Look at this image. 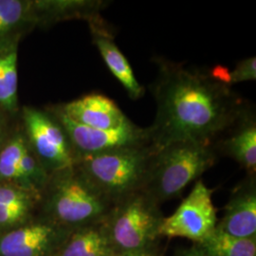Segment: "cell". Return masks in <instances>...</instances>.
I'll list each match as a JSON object with an SVG mask.
<instances>
[{
	"label": "cell",
	"mask_w": 256,
	"mask_h": 256,
	"mask_svg": "<svg viewBox=\"0 0 256 256\" xmlns=\"http://www.w3.org/2000/svg\"><path fill=\"white\" fill-rule=\"evenodd\" d=\"M32 207L7 206L0 204V226L8 227L22 222L30 212Z\"/></svg>",
	"instance_id": "cell-22"
},
{
	"label": "cell",
	"mask_w": 256,
	"mask_h": 256,
	"mask_svg": "<svg viewBox=\"0 0 256 256\" xmlns=\"http://www.w3.org/2000/svg\"><path fill=\"white\" fill-rule=\"evenodd\" d=\"M26 137L16 135L0 149V180L24 188L23 178L20 173L19 160L27 146ZM26 190V189H25ZM28 191V190H27Z\"/></svg>",
	"instance_id": "cell-19"
},
{
	"label": "cell",
	"mask_w": 256,
	"mask_h": 256,
	"mask_svg": "<svg viewBox=\"0 0 256 256\" xmlns=\"http://www.w3.org/2000/svg\"><path fill=\"white\" fill-rule=\"evenodd\" d=\"M34 192L12 184H0V204L7 206H27L32 207L34 198Z\"/></svg>",
	"instance_id": "cell-20"
},
{
	"label": "cell",
	"mask_w": 256,
	"mask_h": 256,
	"mask_svg": "<svg viewBox=\"0 0 256 256\" xmlns=\"http://www.w3.org/2000/svg\"><path fill=\"white\" fill-rule=\"evenodd\" d=\"M104 221L72 230L54 256H113Z\"/></svg>",
	"instance_id": "cell-14"
},
{
	"label": "cell",
	"mask_w": 256,
	"mask_h": 256,
	"mask_svg": "<svg viewBox=\"0 0 256 256\" xmlns=\"http://www.w3.org/2000/svg\"><path fill=\"white\" fill-rule=\"evenodd\" d=\"M156 151L151 144L78 158L74 165L113 205L142 190Z\"/></svg>",
	"instance_id": "cell-4"
},
{
	"label": "cell",
	"mask_w": 256,
	"mask_h": 256,
	"mask_svg": "<svg viewBox=\"0 0 256 256\" xmlns=\"http://www.w3.org/2000/svg\"><path fill=\"white\" fill-rule=\"evenodd\" d=\"M158 74L150 86L156 113L148 128L156 150L174 142L212 146L250 106L210 74L164 59H158Z\"/></svg>",
	"instance_id": "cell-1"
},
{
	"label": "cell",
	"mask_w": 256,
	"mask_h": 256,
	"mask_svg": "<svg viewBox=\"0 0 256 256\" xmlns=\"http://www.w3.org/2000/svg\"><path fill=\"white\" fill-rule=\"evenodd\" d=\"M23 120L28 144L48 174L74 166V150L64 129L52 112L26 106Z\"/></svg>",
	"instance_id": "cell-6"
},
{
	"label": "cell",
	"mask_w": 256,
	"mask_h": 256,
	"mask_svg": "<svg viewBox=\"0 0 256 256\" xmlns=\"http://www.w3.org/2000/svg\"><path fill=\"white\" fill-rule=\"evenodd\" d=\"M40 196L42 218L70 230L104 221L114 206L75 165L50 174Z\"/></svg>",
	"instance_id": "cell-2"
},
{
	"label": "cell",
	"mask_w": 256,
	"mask_h": 256,
	"mask_svg": "<svg viewBox=\"0 0 256 256\" xmlns=\"http://www.w3.org/2000/svg\"><path fill=\"white\" fill-rule=\"evenodd\" d=\"M196 245L208 256H256V238H238L218 229Z\"/></svg>",
	"instance_id": "cell-17"
},
{
	"label": "cell",
	"mask_w": 256,
	"mask_h": 256,
	"mask_svg": "<svg viewBox=\"0 0 256 256\" xmlns=\"http://www.w3.org/2000/svg\"><path fill=\"white\" fill-rule=\"evenodd\" d=\"M52 113L66 134L74 150L75 160L84 156L151 144L148 128H140L133 122L118 129L100 130L74 122L56 106Z\"/></svg>",
	"instance_id": "cell-8"
},
{
	"label": "cell",
	"mask_w": 256,
	"mask_h": 256,
	"mask_svg": "<svg viewBox=\"0 0 256 256\" xmlns=\"http://www.w3.org/2000/svg\"><path fill=\"white\" fill-rule=\"evenodd\" d=\"M112 256H164L160 248L158 246L156 247L138 250H132V252H118L114 254Z\"/></svg>",
	"instance_id": "cell-23"
},
{
	"label": "cell",
	"mask_w": 256,
	"mask_h": 256,
	"mask_svg": "<svg viewBox=\"0 0 256 256\" xmlns=\"http://www.w3.org/2000/svg\"><path fill=\"white\" fill-rule=\"evenodd\" d=\"M74 122L100 130L122 128L131 120L118 104L100 93H92L56 106Z\"/></svg>",
	"instance_id": "cell-12"
},
{
	"label": "cell",
	"mask_w": 256,
	"mask_h": 256,
	"mask_svg": "<svg viewBox=\"0 0 256 256\" xmlns=\"http://www.w3.org/2000/svg\"><path fill=\"white\" fill-rule=\"evenodd\" d=\"M176 256H208L196 244H192L191 247L182 248L178 252Z\"/></svg>",
	"instance_id": "cell-24"
},
{
	"label": "cell",
	"mask_w": 256,
	"mask_h": 256,
	"mask_svg": "<svg viewBox=\"0 0 256 256\" xmlns=\"http://www.w3.org/2000/svg\"><path fill=\"white\" fill-rule=\"evenodd\" d=\"M214 191L202 180H198L176 210L164 218L160 230V238H185L192 244H198L208 238L216 230L218 222L212 202Z\"/></svg>",
	"instance_id": "cell-7"
},
{
	"label": "cell",
	"mask_w": 256,
	"mask_h": 256,
	"mask_svg": "<svg viewBox=\"0 0 256 256\" xmlns=\"http://www.w3.org/2000/svg\"><path fill=\"white\" fill-rule=\"evenodd\" d=\"M19 36L0 41V110L14 112L18 108Z\"/></svg>",
	"instance_id": "cell-15"
},
{
	"label": "cell",
	"mask_w": 256,
	"mask_h": 256,
	"mask_svg": "<svg viewBox=\"0 0 256 256\" xmlns=\"http://www.w3.org/2000/svg\"><path fill=\"white\" fill-rule=\"evenodd\" d=\"M70 232L41 218L0 236V256H54Z\"/></svg>",
	"instance_id": "cell-9"
},
{
	"label": "cell",
	"mask_w": 256,
	"mask_h": 256,
	"mask_svg": "<svg viewBox=\"0 0 256 256\" xmlns=\"http://www.w3.org/2000/svg\"><path fill=\"white\" fill-rule=\"evenodd\" d=\"M93 43L97 46L110 72L119 81L132 100H138L144 94V88L138 82L133 70L126 56L122 54L114 42V37L92 36Z\"/></svg>",
	"instance_id": "cell-16"
},
{
	"label": "cell",
	"mask_w": 256,
	"mask_h": 256,
	"mask_svg": "<svg viewBox=\"0 0 256 256\" xmlns=\"http://www.w3.org/2000/svg\"><path fill=\"white\" fill-rule=\"evenodd\" d=\"M7 126L5 122L1 118L0 116V149L3 147V146L7 142Z\"/></svg>",
	"instance_id": "cell-25"
},
{
	"label": "cell",
	"mask_w": 256,
	"mask_h": 256,
	"mask_svg": "<svg viewBox=\"0 0 256 256\" xmlns=\"http://www.w3.org/2000/svg\"><path fill=\"white\" fill-rule=\"evenodd\" d=\"M212 146L218 155L234 160L247 174H256V117L250 106Z\"/></svg>",
	"instance_id": "cell-13"
},
{
	"label": "cell",
	"mask_w": 256,
	"mask_h": 256,
	"mask_svg": "<svg viewBox=\"0 0 256 256\" xmlns=\"http://www.w3.org/2000/svg\"><path fill=\"white\" fill-rule=\"evenodd\" d=\"M216 229L238 238H256V174H246L234 188Z\"/></svg>",
	"instance_id": "cell-11"
},
{
	"label": "cell",
	"mask_w": 256,
	"mask_h": 256,
	"mask_svg": "<svg viewBox=\"0 0 256 256\" xmlns=\"http://www.w3.org/2000/svg\"><path fill=\"white\" fill-rule=\"evenodd\" d=\"M160 207L142 191L128 196L112 207L104 222L115 254L158 246L165 218Z\"/></svg>",
	"instance_id": "cell-5"
},
{
	"label": "cell",
	"mask_w": 256,
	"mask_h": 256,
	"mask_svg": "<svg viewBox=\"0 0 256 256\" xmlns=\"http://www.w3.org/2000/svg\"><path fill=\"white\" fill-rule=\"evenodd\" d=\"M108 5V1L100 0L32 2L34 22L50 25L64 19L82 18L88 22L92 36H113L108 23L101 16L102 10Z\"/></svg>",
	"instance_id": "cell-10"
},
{
	"label": "cell",
	"mask_w": 256,
	"mask_h": 256,
	"mask_svg": "<svg viewBox=\"0 0 256 256\" xmlns=\"http://www.w3.org/2000/svg\"><path fill=\"white\" fill-rule=\"evenodd\" d=\"M34 22L32 2L0 0V41L18 36L19 28Z\"/></svg>",
	"instance_id": "cell-18"
},
{
	"label": "cell",
	"mask_w": 256,
	"mask_h": 256,
	"mask_svg": "<svg viewBox=\"0 0 256 256\" xmlns=\"http://www.w3.org/2000/svg\"><path fill=\"white\" fill-rule=\"evenodd\" d=\"M218 156L212 146L194 142L169 144L156 151L142 191L158 205L178 198L214 165Z\"/></svg>",
	"instance_id": "cell-3"
},
{
	"label": "cell",
	"mask_w": 256,
	"mask_h": 256,
	"mask_svg": "<svg viewBox=\"0 0 256 256\" xmlns=\"http://www.w3.org/2000/svg\"><path fill=\"white\" fill-rule=\"evenodd\" d=\"M256 56H252L238 62L234 70L229 72L228 84L232 86L238 82L256 81Z\"/></svg>",
	"instance_id": "cell-21"
}]
</instances>
